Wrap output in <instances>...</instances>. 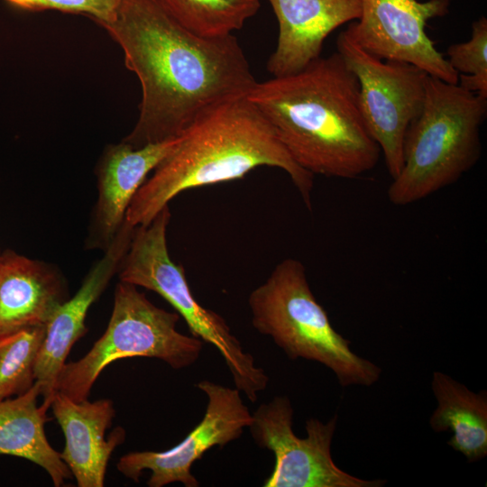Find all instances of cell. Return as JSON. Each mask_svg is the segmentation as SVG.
I'll use <instances>...</instances> for the list:
<instances>
[{
	"instance_id": "6da1fadb",
	"label": "cell",
	"mask_w": 487,
	"mask_h": 487,
	"mask_svg": "<svg viewBox=\"0 0 487 487\" xmlns=\"http://www.w3.org/2000/svg\"><path fill=\"white\" fill-rule=\"evenodd\" d=\"M98 24L141 84L138 120L123 139L133 148L180 136L203 111L247 96L257 82L234 35L199 36L160 0H119L114 18Z\"/></svg>"
},
{
	"instance_id": "7a4b0ae2",
	"label": "cell",
	"mask_w": 487,
	"mask_h": 487,
	"mask_svg": "<svg viewBox=\"0 0 487 487\" xmlns=\"http://www.w3.org/2000/svg\"><path fill=\"white\" fill-rule=\"evenodd\" d=\"M247 98L292 160L314 176L355 179L379 161L381 149L363 116L357 78L338 52L297 73L256 82Z\"/></svg>"
},
{
	"instance_id": "3957f363",
	"label": "cell",
	"mask_w": 487,
	"mask_h": 487,
	"mask_svg": "<svg viewBox=\"0 0 487 487\" xmlns=\"http://www.w3.org/2000/svg\"><path fill=\"white\" fill-rule=\"evenodd\" d=\"M261 166L284 170L311 208L314 175L292 160L247 96L216 104L195 118L142 183L125 221L147 225L183 191L238 179Z\"/></svg>"
},
{
	"instance_id": "277c9868",
	"label": "cell",
	"mask_w": 487,
	"mask_h": 487,
	"mask_svg": "<svg viewBox=\"0 0 487 487\" xmlns=\"http://www.w3.org/2000/svg\"><path fill=\"white\" fill-rule=\"evenodd\" d=\"M420 114L405 134L403 164L389 186V201L407 206L456 182L478 161L487 96L427 76Z\"/></svg>"
},
{
	"instance_id": "5b68a950",
	"label": "cell",
	"mask_w": 487,
	"mask_h": 487,
	"mask_svg": "<svg viewBox=\"0 0 487 487\" xmlns=\"http://www.w3.org/2000/svg\"><path fill=\"white\" fill-rule=\"evenodd\" d=\"M248 304L253 327L271 336L289 358L324 364L343 387L370 386L379 380L381 369L354 354L350 341L332 326L300 261L286 258L278 263L251 292Z\"/></svg>"
},
{
	"instance_id": "8992f818",
	"label": "cell",
	"mask_w": 487,
	"mask_h": 487,
	"mask_svg": "<svg viewBox=\"0 0 487 487\" xmlns=\"http://www.w3.org/2000/svg\"><path fill=\"white\" fill-rule=\"evenodd\" d=\"M169 205L147 225L135 226L119 269L120 281L152 290L168 301L185 320L190 333L213 345L223 357L235 388L254 402L269 382L265 371L244 351L225 320L195 299L183 267L170 258L167 246Z\"/></svg>"
},
{
	"instance_id": "52a82bcc",
	"label": "cell",
	"mask_w": 487,
	"mask_h": 487,
	"mask_svg": "<svg viewBox=\"0 0 487 487\" xmlns=\"http://www.w3.org/2000/svg\"><path fill=\"white\" fill-rule=\"evenodd\" d=\"M179 320L177 312L155 306L136 286L119 281L105 333L85 356L65 363L57 391L75 401L87 400L101 372L128 357L157 358L175 370L192 365L201 354L203 341L179 332Z\"/></svg>"
},
{
	"instance_id": "ba28073f",
	"label": "cell",
	"mask_w": 487,
	"mask_h": 487,
	"mask_svg": "<svg viewBox=\"0 0 487 487\" xmlns=\"http://www.w3.org/2000/svg\"><path fill=\"white\" fill-rule=\"evenodd\" d=\"M336 50L357 78L365 124L393 179L402 168L408 127L422 110L428 74L408 62L372 55L347 29L338 35Z\"/></svg>"
},
{
	"instance_id": "9c48e42d",
	"label": "cell",
	"mask_w": 487,
	"mask_h": 487,
	"mask_svg": "<svg viewBox=\"0 0 487 487\" xmlns=\"http://www.w3.org/2000/svg\"><path fill=\"white\" fill-rule=\"evenodd\" d=\"M293 408L287 396H276L252 413L248 428L254 442L271 451L275 464L264 487H381L382 480H363L335 465L331 444L337 417L326 423L306 421L307 437L292 430Z\"/></svg>"
},
{
	"instance_id": "30bf717a",
	"label": "cell",
	"mask_w": 487,
	"mask_h": 487,
	"mask_svg": "<svg viewBox=\"0 0 487 487\" xmlns=\"http://www.w3.org/2000/svg\"><path fill=\"white\" fill-rule=\"evenodd\" d=\"M196 386L207 398L201 421L170 449L131 452L123 455L116 467L125 477L137 482L142 473L150 470L149 487H163L173 482H180L185 487H198L199 482L191 473L193 464L212 447L222 448L238 439L244 428L249 427L252 413L238 389L210 381H198Z\"/></svg>"
},
{
	"instance_id": "8fae6325",
	"label": "cell",
	"mask_w": 487,
	"mask_h": 487,
	"mask_svg": "<svg viewBox=\"0 0 487 487\" xmlns=\"http://www.w3.org/2000/svg\"><path fill=\"white\" fill-rule=\"evenodd\" d=\"M449 0H362L359 22L346 29L367 52L412 64L429 76L457 84L458 73L427 36V21L448 13Z\"/></svg>"
},
{
	"instance_id": "7c38bea8",
	"label": "cell",
	"mask_w": 487,
	"mask_h": 487,
	"mask_svg": "<svg viewBox=\"0 0 487 487\" xmlns=\"http://www.w3.org/2000/svg\"><path fill=\"white\" fill-rule=\"evenodd\" d=\"M134 228L124 220L103 257L84 278L77 293L60 304L47 322L35 368V381L41 385L42 403L51 407L66 359L73 345L87 332L85 320L87 311L117 273Z\"/></svg>"
},
{
	"instance_id": "4fadbf2b",
	"label": "cell",
	"mask_w": 487,
	"mask_h": 487,
	"mask_svg": "<svg viewBox=\"0 0 487 487\" xmlns=\"http://www.w3.org/2000/svg\"><path fill=\"white\" fill-rule=\"evenodd\" d=\"M179 140V136L141 148L122 141L105 149L96 170L98 193L86 240L87 249H107L148 174L173 151Z\"/></svg>"
},
{
	"instance_id": "5bb4252c",
	"label": "cell",
	"mask_w": 487,
	"mask_h": 487,
	"mask_svg": "<svg viewBox=\"0 0 487 487\" xmlns=\"http://www.w3.org/2000/svg\"><path fill=\"white\" fill-rule=\"evenodd\" d=\"M278 21L275 51L267 62L272 77L297 73L321 57L327 36L359 19L362 0H268Z\"/></svg>"
},
{
	"instance_id": "9a60e30c",
	"label": "cell",
	"mask_w": 487,
	"mask_h": 487,
	"mask_svg": "<svg viewBox=\"0 0 487 487\" xmlns=\"http://www.w3.org/2000/svg\"><path fill=\"white\" fill-rule=\"evenodd\" d=\"M51 408L65 436V447L60 455L78 486L103 487L110 456L125 439L121 427L105 437L115 415L113 401H75L57 391Z\"/></svg>"
},
{
	"instance_id": "2e32d148",
	"label": "cell",
	"mask_w": 487,
	"mask_h": 487,
	"mask_svg": "<svg viewBox=\"0 0 487 487\" xmlns=\"http://www.w3.org/2000/svg\"><path fill=\"white\" fill-rule=\"evenodd\" d=\"M67 300V287L53 265L12 250L0 262V335L46 326Z\"/></svg>"
},
{
	"instance_id": "e0dca14e",
	"label": "cell",
	"mask_w": 487,
	"mask_h": 487,
	"mask_svg": "<svg viewBox=\"0 0 487 487\" xmlns=\"http://www.w3.org/2000/svg\"><path fill=\"white\" fill-rule=\"evenodd\" d=\"M41 394V385L35 381L26 392L0 401V455L38 464L48 473L54 486L60 487L72 478V473L46 437L44 425L51 407L45 403L38 406Z\"/></svg>"
},
{
	"instance_id": "ac0fdd59",
	"label": "cell",
	"mask_w": 487,
	"mask_h": 487,
	"mask_svg": "<svg viewBox=\"0 0 487 487\" xmlns=\"http://www.w3.org/2000/svg\"><path fill=\"white\" fill-rule=\"evenodd\" d=\"M437 407L429 423L435 432L451 430L447 445L469 463L487 455V391L475 393L441 372L431 381Z\"/></svg>"
},
{
	"instance_id": "d6986e66",
	"label": "cell",
	"mask_w": 487,
	"mask_h": 487,
	"mask_svg": "<svg viewBox=\"0 0 487 487\" xmlns=\"http://www.w3.org/2000/svg\"><path fill=\"white\" fill-rule=\"evenodd\" d=\"M188 31L207 38L233 34L257 14L261 0H160Z\"/></svg>"
},
{
	"instance_id": "ffe728a7",
	"label": "cell",
	"mask_w": 487,
	"mask_h": 487,
	"mask_svg": "<svg viewBox=\"0 0 487 487\" xmlns=\"http://www.w3.org/2000/svg\"><path fill=\"white\" fill-rule=\"evenodd\" d=\"M45 330L40 326L0 335V401L26 392L35 383Z\"/></svg>"
},
{
	"instance_id": "44dd1931",
	"label": "cell",
	"mask_w": 487,
	"mask_h": 487,
	"mask_svg": "<svg viewBox=\"0 0 487 487\" xmlns=\"http://www.w3.org/2000/svg\"><path fill=\"white\" fill-rule=\"evenodd\" d=\"M446 55L449 64L459 74L458 84L487 96V19L481 17L474 22L471 39L450 45Z\"/></svg>"
},
{
	"instance_id": "7402d4cb",
	"label": "cell",
	"mask_w": 487,
	"mask_h": 487,
	"mask_svg": "<svg viewBox=\"0 0 487 487\" xmlns=\"http://www.w3.org/2000/svg\"><path fill=\"white\" fill-rule=\"evenodd\" d=\"M9 4L28 11L55 10L79 14L96 23L111 21L119 0H5Z\"/></svg>"
},
{
	"instance_id": "603a6c76",
	"label": "cell",
	"mask_w": 487,
	"mask_h": 487,
	"mask_svg": "<svg viewBox=\"0 0 487 487\" xmlns=\"http://www.w3.org/2000/svg\"><path fill=\"white\" fill-rule=\"evenodd\" d=\"M2 253H3V252L0 249V262H1V258H2Z\"/></svg>"
}]
</instances>
